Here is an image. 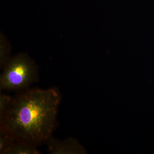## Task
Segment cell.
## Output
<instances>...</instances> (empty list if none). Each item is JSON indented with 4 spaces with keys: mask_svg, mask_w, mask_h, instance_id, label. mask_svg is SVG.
I'll return each mask as SVG.
<instances>
[{
    "mask_svg": "<svg viewBox=\"0 0 154 154\" xmlns=\"http://www.w3.org/2000/svg\"><path fill=\"white\" fill-rule=\"evenodd\" d=\"M36 146L24 142L16 141L3 154H39Z\"/></svg>",
    "mask_w": 154,
    "mask_h": 154,
    "instance_id": "cell-4",
    "label": "cell"
},
{
    "mask_svg": "<svg viewBox=\"0 0 154 154\" xmlns=\"http://www.w3.org/2000/svg\"><path fill=\"white\" fill-rule=\"evenodd\" d=\"M47 143L48 150L50 154H83L85 152V149L73 138L59 140L51 137Z\"/></svg>",
    "mask_w": 154,
    "mask_h": 154,
    "instance_id": "cell-3",
    "label": "cell"
},
{
    "mask_svg": "<svg viewBox=\"0 0 154 154\" xmlns=\"http://www.w3.org/2000/svg\"><path fill=\"white\" fill-rule=\"evenodd\" d=\"M60 102L54 89L24 91L12 99L1 128L17 141L36 146L47 142L55 128Z\"/></svg>",
    "mask_w": 154,
    "mask_h": 154,
    "instance_id": "cell-1",
    "label": "cell"
},
{
    "mask_svg": "<svg viewBox=\"0 0 154 154\" xmlns=\"http://www.w3.org/2000/svg\"><path fill=\"white\" fill-rule=\"evenodd\" d=\"M15 141H16L12 135L0 128V154H3Z\"/></svg>",
    "mask_w": 154,
    "mask_h": 154,
    "instance_id": "cell-5",
    "label": "cell"
},
{
    "mask_svg": "<svg viewBox=\"0 0 154 154\" xmlns=\"http://www.w3.org/2000/svg\"><path fill=\"white\" fill-rule=\"evenodd\" d=\"M0 78L1 90L15 91L28 87L36 81L37 70L33 61L21 54L10 59Z\"/></svg>",
    "mask_w": 154,
    "mask_h": 154,
    "instance_id": "cell-2",
    "label": "cell"
},
{
    "mask_svg": "<svg viewBox=\"0 0 154 154\" xmlns=\"http://www.w3.org/2000/svg\"><path fill=\"white\" fill-rule=\"evenodd\" d=\"M13 98L6 94L0 95V121L2 120L6 110L11 104Z\"/></svg>",
    "mask_w": 154,
    "mask_h": 154,
    "instance_id": "cell-6",
    "label": "cell"
}]
</instances>
